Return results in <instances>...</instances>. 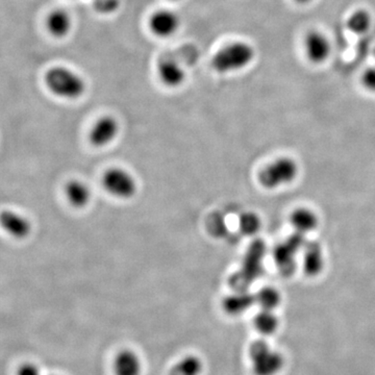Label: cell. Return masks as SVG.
I'll list each match as a JSON object with an SVG mask.
<instances>
[{"label":"cell","mask_w":375,"mask_h":375,"mask_svg":"<svg viewBox=\"0 0 375 375\" xmlns=\"http://www.w3.org/2000/svg\"><path fill=\"white\" fill-rule=\"evenodd\" d=\"M265 254L266 245L263 240L258 239L249 245L240 269L229 279L234 291H249L254 281L261 276Z\"/></svg>","instance_id":"3"},{"label":"cell","mask_w":375,"mask_h":375,"mask_svg":"<svg viewBox=\"0 0 375 375\" xmlns=\"http://www.w3.org/2000/svg\"><path fill=\"white\" fill-rule=\"evenodd\" d=\"M295 1H296L297 4H310V2L312 1V0H295Z\"/></svg>","instance_id":"27"},{"label":"cell","mask_w":375,"mask_h":375,"mask_svg":"<svg viewBox=\"0 0 375 375\" xmlns=\"http://www.w3.org/2000/svg\"><path fill=\"white\" fill-rule=\"evenodd\" d=\"M102 185L109 194L119 199H133L138 191L135 176L126 169L120 167L106 170L102 176Z\"/></svg>","instance_id":"5"},{"label":"cell","mask_w":375,"mask_h":375,"mask_svg":"<svg viewBox=\"0 0 375 375\" xmlns=\"http://www.w3.org/2000/svg\"><path fill=\"white\" fill-rule=\"evenodd\" d=\"M181 27V18L171 10H159L152 14L149 19V29L159 38H170Z\"/></svg>","instance_id":"9"},{"label":"cell","mask_w":375,"mask_h":375,"mask_svg":"<svg viewBox=\"0 0 375 375\" xmlns=\"http://www.w3.org/2000/svg\"><path fill=\"white\" fill-rule=\"evenodd\" d=\"M204 362L195 354H188L175 363L170 369L169 375H201Z\"/></svg>","instance_id":"18"},{"label":"cell","mask_w":375,"mask_h":375,"mask_svg":"<svg viewBox=\"0 0 375 375\" xmlns=\"http://www.w3.org/2000/svg\"><path fill=\"white\" fill-rule=\"evenodd\" d=\"M158 75L164 86L168 88H179L185 83V69L177 61L166 59L158 66Z\"/></svg>","instance_id":"12"},{"label":"cell","mask_w":375,"mask_h":375,"mask_svg":"<svg viewBox=\"0 0 375 375\" xmlns=\"http://www.w3.org/2000/svg\"><path fill=\"white\" fill-rule=\"evenodd\" d=\"M256 49L244 41H236L225 45L214 54L212 68L220 74H231L245 69L254 62Z\"/></svg>","instance_id":"1"},{"label":"cell","mask_w":375,"mask_h":375,"mask_svg":"<svg viewBox=\"0 0 375 375\" xmlns=\"http://www.w3.org/2000/svg\"><path fill=\"white\" fill-rule=\"evenodd\" d=\"M74 26V20L67 11L58 9L52 11L47 16L46 27L49 34L54 38L62 39L67 37Z\"/></svg>","instance_id":"15"},{"label":"cell","mask_w":375,"mask_h":375,"mask_svg":"<svg viewBox=\"0 0 375 375\" xmlns=\"http://www.w3.org/2000/svg\"><path fill=\"white\" fill-rule=\"evenodd\" d=\"M291 224L294 227L295 231L306 235L317 226L318 218L309 209H299L291 215Z\"/></svg>","instance_id":"19"},{"label":"cell","mask_w":375,"mask_h":375,"mask_svg":"<svg viewBox=\"0 0 375 375\" xmlns=\"http://www.w3.org/2000/svg\"><path fill=\"white\" fill-rule=\"evenodd\" d=\"M372 25L371 14L367 10H356L347 18L346 27L351 33L363 35L367 33Z\"/></svg>","instance_id":"21"},{"label":"cell","mask_w":375,"mask_h":375,"mask_svg":"<svg viewBox=\"0 0 375 375\" xmlns=\"http://www.w3.org/2000/svg\"><path fill=\"white\" fill-rule=\"evenodd\" d=\"M16 375H41V371L35 364L24 363L18 368Z\"/></svg>","instance_id":"26"},{"label":"cell","mask_w":375,"mask_h":375,"mask_svg":"<svg viewBox=\"0 0 375 375\" xmlns=\"http://www.w3.org/2000/svg\"><path fill=\"white\" fill-rule=\"evenodd\" d=\"M120 125L113 116L99 118L89 133V140L95 147H104L111 144L119 134Z\"/></svg>","instance_id":"8"},{"label":"cell","mask_w":375,"mask_h":375,"mask_svg":"<svg viewBox=\"0 0 375 375\" xmlns=\"http://www.w3.org/2000/svg\"><path fill=\"white\" fill-rule=\"evenodd\" d=\"M256 304L260 306L261 310L274 311L281 304V294L276 289L264 287L254 295Z\"/></svg>","instance_id":"22"},{"label":"cell","mask_w":375,"mask_h":375,"mask_svg":"<svg viewBox=\"0 0 375 375\" xmlns=\"http://www.w3.org/2000/svg\"><path fill=\"white\" fill-rule=\"evenodd\" d=\"M65 195L68 202L76 209H83L90 204L92 192L87 184L79 179H72L65 186Z\"/></svg>","instance_id":"16"},{"label":"cell","mask_w":375,"mask_h":375,"mask_svg":"<svg viewBox=\"0 0 375 375\" xmlns=\"http://www.w3.org/2000/svg\"><path fill=\"white\" fill-rule=\"evenodd\" d=\"M114 375H141L142 362L137 352L124 349L116 354L113 361Z\"/></svg>","instance_id":"13"},{"label":"cell","mask_w":375,"mask_h":375,"mask_svg":"<svg viewBox=\"0 0 375 375\" xmlns=\"http://www.w3.org/2000/svg\"><path fill=\"white\" fill-rule=\"evenodd\" d=\"M120 6L121 0H93V9L100 15H112L119 10Z\"/></svg>","instance_id":"24"},{"label":"cell","mask_w":375,"mask_h":375,"mask_svg":"<svg viewBox=\"0 0 375 375\" xmlns=\"http://www.w3.org/2000/svg\"><path fill=\"white\" fill-rule=\"evenodd\" d=\"M250 367L254 375H277L283 370L284 358L264 340L254 341L249 350Z\"/></svg>","instance_id":"4"},{"label":"cell","mask_w":375,"mask_h":375,"mask_svg":"<svg viewBox=\"0 0 375 375\" xmlns=\"http://www.w3.org/2000/svg\"><path fill=\"white\" fill-rule=\"evenodd\" d=\"M304 234L295 231L287 240L277 245L274 251V262L283 275H291L295 270V256L306 245Z\"/></svg>","instance_id":"7"},{"label":"cell","mask_w":375,"mask_h":375,"mask_svg":"<svg viewBox=\"0 0 375 375\" xmlns=\"http://www.w3.org/2000/svg\"><path fill=\"white\" fill-rule=\"evenodd\" d=\"M297 171L299 168L295 161L292 159L281 158L263 169L259 179L265 188H279L294 181Z\"/></svg>","instance_id":"6"},{"label":"cell","mask_w":375,"mask_h":375,"mask_svg":"<svg viewBox=\"0 0 375 375\" xmlns=\"http://www.w3.org/2000/svg\"><path fill=\"white\" fill-rule=\"evenodd\" d=\"M254 304V295L249 291H234L222 300V308L229 315L237 316L249 311Z\"/></svg>","instance_id":"14"},{"label":"cell","mask_w":375,"mask_h":375,"mask_svg":"<svg viewBox=\"0 0 375 375\" xmlns=\"http://www.w3.org/2000/svg\"><path fill=\"white\" fill-rule=\"evenodd\" d=\"M170 1H179V0H170Z\"/></svg>","instance_id":"28"},{"label":"cell","mask_w":375,"mask_h":375,"mask_svg":"<svg viewBox=\"0 0 375 375\" xmlns=\"http://www.w3.org/2000/svg\"><path fill=\"white\" fill-rule=\"evenodd\" d=\"M44 81L50 92L63 99H79L87 90V84L81 74L64 66H56L49 69L45 74Z\"/></svg>","instance_id":"2"},{"label":"cell","mask_w":375,"mask_h":375,"mask_svg":"<svg viewBox=\"0 0 375 375\" xmlns=\"http://www.w3.org/2000/svg\"><path fill=\"white\" fill-rule=\"evenodd\" d=\"M324 254L319 243L310 242L304 245V268L310 276H316L324 269Z\"/></svg>","instance_id":"17"},{"label":"cell","mask_w":375,"mask_h":375,"mask_svg":"<svg viewBox=\"0 0 375 375\" xmlns=\"http://www.w3.org/2000/svg\"><path fill=\"white\" fill-rule=\"evenodd\" d=\"M304 45L306 58L312 63H324L331 56V41L320 31H312L306 34Z\"/></svg>","instance_id":"10"},{"label":"cell","mask_w":375,"mask_h":375,"mask_svg":"<svg viewBox=\"0 0 375 375\" xmlns=\"http://www.w3.org/2000/svg\"><path fill=\"white\" fill-rule=\"evenodd\" d=\"M0 226L11 237L22 240L31 235V221L22 214L12 210H4L0 213Z\"/></svg>","instance_id":"11"},{"label":"cell","mask_w":375,"mask_h":375,"mask_svg":"<svg viewBox=\"0 0 375 375\" xmlns=\"http://www.w3.org/2000/svg\"><path fill=\"white\" fill-rule=\"evenodd\" d=\"M362 83L367 90L375 92V67L368 68L363 74Z\"/></svg>","instance_id":"25"},{"label":"cell","mask_w":375,"mask_h":375,"mask_svg":"<svg viewBox=\"0 0 375 375\" xmlns=\"http://www.w3.org/2000/svg\"><path fill=\"white\" fill-rule=\"evenodd\" d=\"M254 325L261 335L271 336L279 329V320L274 311L261 310L254 317Z\"/></svg>","instance_id":"20"},{"label":"cell","mask_w":375,"mask_h":375,"mask_svg":"<svg viewBox=\"0 0 375 375\" xmlns=\"http://www.w3.org/2000/svg\"><path fill=\"white\" fill-rule=\"evenodd\" d=\"M261 219L256 214L246 212L239 218V229L243 235L252 236L261 229Z\"/></svg>","instance_id":"23"}]
</instances>
